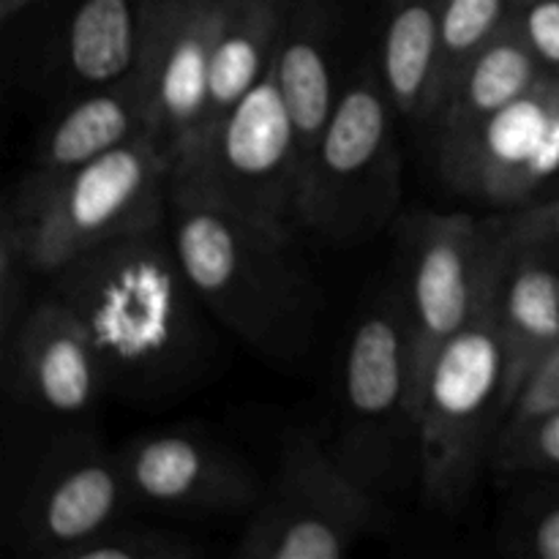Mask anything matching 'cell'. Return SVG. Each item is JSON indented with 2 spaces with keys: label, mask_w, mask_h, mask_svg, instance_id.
Listing matches in <instances>:
<instances>
[{
  "label": "cell",
  "mask_w": 559,
  "mask_h": 559,
  "mask_svg": "<svg viewBox=\"0 0 559 559\" xmlns=\"http://www.w3.org/2000/svg\"><path fill=\"white\" fill-rule=\"evenodd\" d=\"M85 325L109 385L156 393L180 385L205 353L200 298L191 289L167 224L87 251L49 276Z\"/></svg>",
  "instance_id": "6da1fadb"
},
{
  "label": "cell",
  "mask_w": 559,
  "mask_h": 559,
  "mask_svg": "<svg viewBox=\"0 0 559 559\" xmlns=\"http://www.w3.org/2000/svg\"><path fill=\"white\" fill-rule=\"evenodd\" d=\"M167 229L191 289L218 325L271 358H295L309 347L320 293L293 238L178 180L169 189Z\"/></svg>",
  "instance_id": "7a4b0ae2"
},
{
  "label": "cell",
  "mask_w": 559,
  "mask_h": 559,
  "mask_svg": "<svg viewBox=\"0 0 559 559\" xmlns=\"http://www.w3.org/2000/svg\"><path fill=\"white\" fill-rule=\"evenodd\" d=\"M495 227V224H491ZM506 246L495 249L467 325L440 349L418 404V484L426 506L456 513L491 467L508 418L506 355L497 328V282Z\"/></svg>",
  "instance_id": "3957f363"
},
{
  "label": "cell",
  "mask_w": 559,
  "mask_h": 559,
  "mask_svg": "<svg viewBox=\"0 0 559 559\" xmlns=\"http://www.w3.org/2000/svg\"><path fill=\"white\" fill-rule=\"evenodd\" d=\"M175 164L151 134L104 153L31 197H11L0 227L27 271L52 276L87 251L167 224Z\"/></svg>",
  "instance_id": "277c9868"
},
{
  "label": "cell",
  "mask_w": 559,
  "mask_h": 559,
  "mask_svg": "<svg viewBox=\"0 0 559 559\" xmlns=\"http://www.w3.org/2000/svg\"><path fill=\"white\" fill-rule=\"evenodd\" d=\"M396 107L380 69L364 66L338 96L331 126L306 173L298 224L336 243L380 233L399 211Z\"/></svg>",
  "instance_id": "5b68a950"
},
{
  "label": "cell",
  "mask_w": 559,
  "mask_h": 559,
  "mask_svg": "<svg viewBox=\"0 0 559 559\" xmlns=\"http://www.w3.org/2000/svg\"><path fill=\"white\" fill-rule=\"evenodd\" d=\"M333 453L377 495L402 475L407 459L418 467L413 336L399 287L377 295L353 328Z\"/></svg>",
  "instance_id": "8992f818"
},
{
  "label": "cell",
  "mask_w": 559,
  "mask_h": 559,
  "mask_svg": "<svg viewBox=\"0 0 559 559\" xmlns=\"http://www.w3.org/2000/svg\"><path fill=\"white\" fill-rule=\"evenodd\" d=\"M385 522L380 495L360 484L320 437L298 431L249 513L235 557L338 559Z\"/></svg>",
  "instance_id": "52a82bcc"
},
{
  "label": "cell",
  "mask_w": 559,
  "mask_h": 559,
  "mask_svg": "<svg viewBox=\"0 0 559 559\" xmlns=\"http://www.w3.org/2000/svg\"><path fill=\"white\" fill-rule=\"evenodd\" d=\"M173 180L282 238H293L300 227V162L273 66L194 156L175 169Z\"/></svg>",
  "instance_id": "ba28073f"
},
{
  "label": "cell",
  "mask_w": 559,
  "mask_h": 559,
  "mask_svg": "<svg viewBox=\"0 0 559 559\" xmlns=\"http://www.w3.org/2000/svg\"><path fill=\"white\" fill-rule=\"evenodd\" d=\"M402 282L413 336V388L418 413L424 382L440 349L478 306L495 249L491 218L426 211L402 224Z\"/></svg>",
  "instance_id": "9c48e42d"
},
{
  "label": "cell",
  "mask_w": 559,
  "mask_h": 559,
  "mask_svg": "<svg viewBox=\"0 0 559 559\" xmlns=\"http://www.w3.org/2000/svg\"><path fill=\"white\" fill-rule=\"evenodd\" d=\"M437 158L456 194L497 213L535 200L559 175V71H546L478 129L437 142Z\"/></svg>",
  "instance_id": "30bf717a"
},
{
  "label": "cell",
  "mask_w": 559,
  "mask_h": 559,
  "mask_svg": "<svg viewBox=\"0 0 559 559\" xmlns=\"http://www.w3.org/2000/svg\"><path fill=\"white\" fill-rule=\"evenodd\" d=\"M129 508L118 451L93 437H69L49 448L27 480L20 506L22 544L44 559H69Z\"/></svg>",
  "instance_id": "8fae6325"
},
{
  "label": "cell",
  "mask_w": 559,
  "mask_h": 559,
  "mask_svg": "<svg viewBox=\"0 0 559 559\" xmlns=\"http://www.w3.org/2000/svg\"><path fill=\"white\" fill-rule=\"evenodd\" d=\"M131 506L169 513H251L262 489L243 456L202 431H147L118 448Z\"/></svg>",
  "instance_id": "7c38bea8"
},
{
  "label": "cell",
  "mask_w": 559,
  "mask_h": 559,
  "mask_svg": "<svg viewBox=\"0 0 559 559\" xmlns=\"http://www.w3.org/2000/svg\"><path fill=\"white\" fill-rule=\"evenodd\" d=\"M222 0H147L145 80L153 93V140L175 167L200 136Z\"/></svg>",
  "instance_id": "4fadbf2b"
},
{
  "label": "cell",
  "mask_w": 559,
  "mask_h": 559,
  "mask_svg": "<svg viewBox=\"0 0 559 559\" xmlns=\"http://www.w3.org/2000/svg\"><path fill=\"white\" fill-rule=\"evenodd\" d=\"M3 371L20 402L60 418L93 409L109 388L91 333L52 293L22 317L3 347Z\"/></svg>",
  "instance_id": "5bb4252c"
},
{
  "label": "cell",
  "mask_w": 559,
  "mask_h": 559,
  "mask_svg": "<svg viewBox=\"0 0 559 559\" xmlns=\"http://www.w3.org/2000/svg\"><path fill=\"white\" fill-rule=\"evenodd\" d=\"M147 134L153 136V93L145 74L85 91L47 131L14 194H38L104 153Z\"/></svg>",
  "instance_id": "9a60e30c"
},
{
  "label": "cell",
  "mask_w": 559,
  "mask_h": 559,
  "mask_svg": "<svg viewBox=\"0 0 559 559\" xmlns=\"http://www.w3.org/2000/svg\"><path fill=\"white\" fill-rule=\"evenodd\" d=\"M497 328L506 355V402L511 413L533 371L559 349V271L549 254L506 246L497 282Z\"/></svg>",
  "instance_id": "2e32d148"
},
{
  "label": "cell",
  "mask_w": 559,
  "mask_h": 559,
  "mask_svg": "<svg viewBox=\"0 0 559 559\" xmlns=\"http://www.w3.org/2000/svg\"><path fill=\"white\" fill-rule=\"evenodd\" d=\"M273 76L293 123L300 162V189H304L306 173L320 151V142L342 96L333 82L325 16L311 5L295 0L287 3V20L273 58Z\"/></svg>",
  "instance_id": "e0dca14e"
},
{
  "label": "cell",
  "mask_w": 559,
  "mask_h": 559,
  "mask_svg": "<svg viewBox=\"0 0 559 559\" xmlns=\"http://www.w3.org/2000/svg\"><path fill=\"white\" fill-rule=\"evenodd\" d=\"M287 3L289 0H222L205 115L191 156L213 134V129L265 80L276 58Z\"/></svg>",
  "instance_id": "ac0fdd59"
},
{
  "label": "cell",
  "mask_w": 559,
  "mask_h": 559,
  "mask_svg": "<svg viewBox=\"0 0 559 559\" xmlns=\"http://www.w3.org/2000/svg\"><path fill=\"white\" fill-rule=\"evenodd\" d=\"M544 66L511 16L506 27L469 60L431 118L437 142L456 140L522 98L544 76Z\"/></svg>",
  "instance_id": "d6986e66"
},
{
  "label": "cell",
  "mask_w": 559,
  "mask_h": 559,
  "mask_svg": "<svg viewBox=\"0 0 559 559\" xmlns=\"http://www.w3.org/2000/svg\"><path fill=\"white\" fill-rule=\"evenodd\" d=\"M147 0H82L66 27V63L87 91L145 71Z\"/></svg>",
  "instance_id": "ffe728a7"
},
{
  "label": "cell",
  "mask_w": 559,
  "mask_h": 559,
  "mask_svg": "<svg viewBox=\"0 0 559 559\" xmlns=\"http://www.w3.org/2000/svg\"><path fill=\"white\" fill-rule=\"evenodd\" d=\"M442 0H385L380 74L399 118L429 123L440 71Z\"/></svg>",
  "instance_id": "44dd1931"
},
{
  "label": "cell",
  "mask_w": 559,
  "mask_h": 559,
  "mask_svg": "<svg viewBox=\"0 0 559 559\" xmlns=\"http://www.w3.org/2000/svg\"><path fill=\"white\" fill-rule=\"evenodd\" d=\"M513 11H516L513 0H442L440 71H437L431 118L469 60L511 22Z\"/></svg>",
  "instance_id": "7402d4cb"
},
{
  "label": "cell",
  "mask_w": 559,
  "mask_h": 559,
  "mask_svg": "<svg viewBox=\"0 0 559 559\" xmlns=\"http://www.w3.org/2000/svg\"><path fill=\"white\" fill-rule=\"evenodd\" d=\"M495 540L508 557L559 559V484H535L511 497Z\"/></svg>",
  "instance_id": "603a6c76"
},
{
  "label": "cell",
  "mask_w": 559,
  "mask_h": 559,
  "mask_svg": "<svg viewBox=\"0 0 559 559\" xmlns=\"http://www.w3.org/2000/svg\"><path fill=\"white\" fill-rule=\"evenodd\" d=\"M205 555V546L191 535L120 519L69 559H200Z\"/></svg>",
  "instance_id": "cb8c5ba5"
},
{
  "label": "cell",
  "mask_w": 559,
  "mask_h": 559,
  "mask_svg": "<svg viewBox=\"0 0 559 559\" xmlns=\"http://www.w3.org/2000/svg\"><path fill=\"white\" fill-rule=\"evenodd\" d=\"M491 469L508 478L559 475V409L530 424L502 429L491 453Z\"/></svg>",
  "instance_id": "d4e9b609"
},
{
  "label": "cell",
  "mask_w": 559,
  "mask_h": 559,
  "mask_svg": "<svg viewBox=\"0 0 559 559\" xmlns=\"http://www.w3.org/2000/svg\"><path fill=\"white\" fill-rule=\"evenodd\" d=\"M491 224L508 249L559 254V194L535 197L511 211L495 213Z\"/></svg>",
  "instance_id": "484cf974"
},
{
  "label": "cell",
  "mask_w": 559,
  "mask_h": 559,
  "mask_svg": "<svg viewBox=\"0 0 559 559\" xmlns=\"http://www.w3.org/2000/svg\"><path fill=\"white\" fill-rule=\"evenodd\" d=\"M513 20L544 71H559V0H527L516 5Z\"/></svg>",
  "instance_id": "4316f807"
},
{
  "label": "cell",
  "mask_w": 559,
  "mask_h": 559,
  "mask_svg": "<svg viewBox=\"0 0 559 559\" xmlns=\"http://www.w3.org/2000/svg\"><path fill=\"white\" fill-rule=\"evenodd\" d=\"M557 409H559V349H555V353H551L549 358L533 371L527 385L522 388V393H519L516 402H513L502 429H513V426L530 424V420L544 418V415L557 413Z\"/></svg>",
  "instance_id": "83f0119b"
},
{
  "label": "cell",
  "mask_w": 559,
  "mask_h": 559,
  "mask_svg": "<svg viewBox=\"0 0 559 559\" xmlns=\"http://www.w3.org/2000/svg\"><path fill=\"white\" fill-rule=\"evenodd\" d=\"M27 265L22 262L14 238L0 227V320H3V347L22 322V295H25Z\"/></svg>",
  "instance_id": "f1b7e54d"
},
{
  "label": "cell",
  "mask_w": 559,
  "mask_h": 559,
  "mask_svg": "<svg viewBox=\"0 0 559 559\" xmlns=\"http://www.w3.org/2000/svg\"><path fill=\"white\" fill-rule=\"evenodd\" d=\"M33 3H36V0H0V16H3V22H11L16 14H22V11Z\"/></svg>",
  "instance_id": "f546056e"
},
{
  "label": "cell",
  "mask_w": 559,
  "mask_h": 559,
  "mask_svg": "<svg viewBox=\"0 0 559 559\" xmlns=\"http://www.w3.org/2000/svg\"><path fill=\"white\" fill-rule=\"evenodd\" d=\"M513 3H516V5H522V3H527V0H513Z\"/></svg>",
  "instance_id": "4dcf8cb0"
}]
</instances>
